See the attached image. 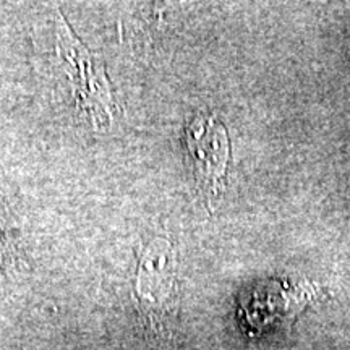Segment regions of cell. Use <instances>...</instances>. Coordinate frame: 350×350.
<instances>
[{"mask_svg":"<svg viewBox=\"0 0 350 350\" xmlns=\"http://www.w3.org/2000/svg\"><path fill=\"white\" fill-rule=\"evenodd\" d=\"M185 143L201 193L206 198H214L224 185L230 157L226 126L214 116L200 113L187 125Z\"/></svg>","mask_w":350,"mask_h":350,"instance_id":"2","label":"cell"},{"mask_svg":"<svg viewBox=\"0 0 350 350\" xmlns=\"http://www.w3.org/2000/svg\"><path fill=\"white\" fill-rule=\"evenodd\" d=\"M137 292L150 310H163L175 294V256L169 242L156 239L139 258Z\"/></svg>","mask_w":350,"mask_h":350,"instance_id":"3","label":"cell"},{"mask_svg":"<svg viewBox=\"0 0 350 350\" xmlns=\"http://www.w3.org/2000/svg\"><path fill=\"white\" fill-rule=\"evenodd\" d=\"M59 52L67 60L73 83V96L78 106L90 113L91 120L100 122L113 117V98L106 73L90 55L83 44L73 36L62 18L57 21Z\"/></svg>","mask_w":350,"mask_h":350,"instance_id":"1","label":"cell"}]
</instances>
